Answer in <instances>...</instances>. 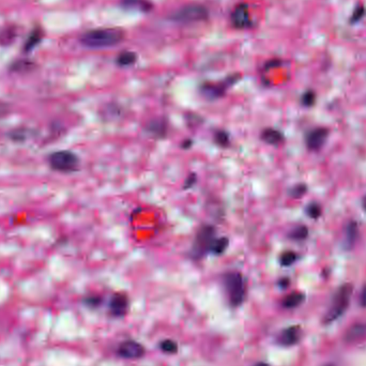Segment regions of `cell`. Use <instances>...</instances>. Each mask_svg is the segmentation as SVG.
Segmentation results:
<instances>
[{
  "label": "cell",
  "mask_w": 366,
  "mask_h": 366,
  "mask_svg": "<svg viewBox=\"0 0 366 366\" xmlns=\"http://www.w3.org/2000/svg\"><path fill=\"white\" fill-rule=\"evenodd\" d=\"M329 136V131L326 128H316L308 132L305 138L306 147L311 151H317L323 148Z\"/></svg>",
  "instance_id": "10"
},
{
  "label": "cell",
  "mask_w": 366,
  "mask_h": 366,
  "mask_svg": "<svg viewBox=\"0 0 366 366\" xmlns=\"http://www.w3.org/2000/svg\"><path fill=\"white\" fill-rule=\"evenodd\" d=\"M279 285L282 288H286L289 285V280L288 279H282L279 281Z\"/></svg>",
  "instance_id": "34"
},
{
  "label": "cell",
  "mask_w": 366,
  "mask_h": 366,
  "mask_svg": "<svg viewBox=\"0 0 366 366\" xmlns=\"http://www.w3.org/2000/svg\"><path fill=\"white\" fill-rule=\"evenodd\" d=\"M229 245V240L226 237H220L214 240V242L211 247V254L220 256L226 252V249Z\"/></svg>",
  "instance_id": "19"
},
{
  "label": "cell",
  "mask_w": 366,
  "mask_h": 366,
  "mask_svg": "<svg viewBox=\"0 0 366 366\" xmlns=\"http://www.w3.org/2000/svg\"><path fill=\"white\" fill-rule=\"evenodd\" d=\"M366 335V325H355L353 326L346 335V340L348 342L360 341L362 337Z\"/></svg>",
  "instance_id": "18"
},
{
  "label": "cell",
  "mask_w": 366,
  "mask_h": 366,
  "mask_svg": "<svg viewBox=\"0 0 366 366\" xmlns=\"http://www.w3.org/2000/svg\"><path fill=\"white\" fill-rule=\"evenodd\" d=\"M298 255L293 251H285L280 256V264L283 267H290L297 262Z\"/></svg>",
  "instance_id": "22"
},
{
  "label": "cell",
  "mask_w": 366,
  "mask_h": 366,
  "mask_svg": "<svg viewBox=\"0 0 366 366\" xmlns=\"http://www.w3.org/2000/svg\"><path fill=\"white\" fill-rule=\"evenodd\" d=\"M41 39H42V32L40 30H34L30 34V37L28 38V40H27V42H26V45H25L26 51H29V50H31L32 48H34L35 46H37L38 44L40 43Z\"/></svg>",
  "instance_id": "23"
},
{
  "label": "cell",
  "mask_w": 366,
  "mask_h": 366,
  "mask_svg": "<svg viewBox=\"0 0 366 366\" xmlns=\"http://www.w3.org/2000/svg\"><path fill=\"white\" fill-rule=\"evenodd\" d=\"M240 77V74H233L219 83H204L200 86V93L207 100H218L226 94V91L238 82Z\"/></svg>",
  "instance_id": "7"
},
{
  "label": "cell",
  "mask_w": 366,
  "mask_h": 366,
  "mask_svg": "<svg viewBox=\"0 0 366 366\" xmlns=\"http://www.w3.org/2000/svg\"><path fill=\"white\" fill-rule=\"evenodd\" d=\"M302 331L299 326H291L284 329L278 337V343L282 346L289 347L299 343L301 340Z\"/></svg>",
  "instance_id": "12"
},
{
  "label": "cell",
  "mask_w": 366,
  "mask_h": 366,
  "mask_svg": "<svg viewBox=\"0 0 366 366\" xmlns=\"http://www.w3.org/2000/svg\"><path fill=\"white\" fill-rule=\"evenodd\" d=\"M351 293H352V286L349 284H345L338 288V290L335 292L333 297L332 304L330 306L328 313L326 314L325 317L326 324L333 323V321L337 320L341 316L344 315L348 306H349Z\"/></svg>",
  "instance_id": "4"
},
{
  "label": "cell",
  "mask_w": 366,
  "mask_h": 366,
  "mask_svg": "<svg viewBox=\"0 0 366 366\" xmlns=\"http://www.w3.org/2000/svg\"><path fill=\"white\" fill-rule=\"evenodd\" d=\"M101 298L100 297H88V298H86V300H85V302H86V304L87 305H89V306H91V307H95V306H99L100 305V303H101Z\"/></svg>",
  "instance_id": "30"
},
{
  "label": "cell",
  "mask_w": 366,
  "mask_h": 366,
  "mask_svg": "<svg viewBox=\"0 0 366 366\" xmlns=\"http://www.w3.org/2000/svg\"><path fill=\"white\" fill-rule=\"evenodd\" d=\"M48 163L50 168L56 172L73 173L79 167V159L72 151L61 150L48 156Z\"/></svg>",
  "instance_id": "5"
},
{
  "label": "cell",
  "mask_w": 366,
  "mask_h": 366,
  "mask_svg": "<svg viewBox=\"0 0 366 366\" xmlns=\"http://www.w3.org/2000/svg\"><path fill=\"white\" fill-rule=\"evenodd\" d=\"M213 140L221 148H227L230 145V137L229 133L224 130H218L214 132Z\"/></svg>",
  "instance_id": "20"
},
{
  "label": "cell",
  "mask_w": 366,
  "mask_h": 366,
  "mask_svg": "<svg viewBox=\"0 0 366 366\" xmlns=\"http://www.w3.org/2000/svg\"><path fill=\"white\" fill-rule=\"evenodd\" d=\"M305 296L302 292H291L283 300V306L285 308H294L301 305L304 301Z\"/></svg>",
  "instance_id": "16"
},
{
  "label": "cell",
  "mask_w": 366,
  "mask_h": 366,
  "mask_svg": "<svg viewBox=\"0 0 366 366\" xmlns=\"http://www.w3.org/2000/svg\"><path fill=\"white\" fill-rule=\"evenodd\" d=\"M160 349L165 353L173 354L178 351V345L172 340H164L160 344Z\"/></svg>",
  "instance_id": "24"
},
{
  "label": "cell",
  "mask_w": 366,
  "mask_h": 366,
  "mask_svg": "<svg viewBox=\"0 0 366 366\" xmlns=\"http://www.w3.org/2000/svg\"><path fill=\"white\" fill-rule=\"evenodd\" d=\"M145 132L155 139H164L168 133V123L163 117L153 118L147 122Z\"/></svg>",
  "instance_id": "9"
},
{
  "label": "cell",
  "mask_w": 366,
  "mask_h": 366,
  "mask_svg": "<svg viewBox=\"0 0 366 366\" xmlns=\"http://www.w3.org/2000/svg\"><path fill=\"white\" fill-rule=\"evenodd\" d=\"M359 237V228H358V224L354 221H351L347 224L346 229H345V235H344V240H343V246L345 249H351L355 243L356 240H358Z\"/></svg>",
  "instance_id": "14"
},
{
  "label": "cell",
  "mask_w": 366,
  "mask_h": 366,
  "mask_svg": "<svg viewBox=\"0 0 366 366\" xmlns=\"http://www.w3.org/2000/svg\"><path fill=\"white\" fill-rule=\"evenodd\" d=\"M253 366H270L268 363H265V362H258L256 364H254Z\"/></svg>",
  "instance_id": "36"
},
{
  "label": "cell",
  "mask_w": 366,
  "mask_h": 366,
  "mask_svg": "<svg viewBox=\"0 0 366 366\" xmlns=\"http://www.w3.org/2000/svg\"><path fill=\"white\" fill-rule=\"evenodd\" d=\"M231 23L238 29H244L251 26V17H249L248 7L245 4H240L231 13Z\"/></svg>",
  "instance_id": "11"
},
{
  "label": "cell",
  "mask_w": 366,
  "mask_h": 366,
  "mask_svg": "<svg viewBox=\"0 0 366 366\" xmlns=\"http://www.w3.org/2000/svg\"><path fill=\"white\" fill-rule=\"evenodd\" d=\"M364 15H365V8L362 5H358L354 8V10L350 16V23L355 24L360 22L363 19Z\"/></svg>",
  "instance_id": "27"
},
{
  "label": "cell",
  "mask_w": 366,
  "mask_h": 366,
  "mask_svg": "<svg viewBox=\"0 0 366 366\" xmlns=\"http://www.w3.org/2000/svg\"><path fill=\"white\" fill-rule=\"evenodd\" d=\"M129 308V299L124 293H116L110 302L111 313L115 317H122L127 314Z\"/></svg>",
  "instance_id": "13"
},
{
  "label": "cell",
  "mask_w": 366,
  "mask_h": 366,
  "mask_svg": "<svg viewBox=\"0 0 366 366\" xmlns=\"http://www.w3.org/2000/svg\"><path fill=\"white\" fill-rule=\"evenodd\" d=\"M306 192H307V186L303 183H299L291 187V189L289 190V195L292 198L298 199V198H301L303 195H305Z\"/></svg>",
  "instance_id": "25"
},
{
  "label": "cell",
  "mask_w": 366,
  "mask_h": 366,
  "mask_svg": "<svg viewBox=\"0 0 366 366\" xmlns=\"http://www.w3.org/2000/svg\"><path fill=\"white\" fill-rule=\"evenodd\" d=\"M305 212L310 219L316 220L321 216V207L317 202H310L306 206Z\"/></svg>",
  "instance_id": "26"
},
{
  "label": "cell",
  "mask_w": 366,
  "mask_h": 366,
  "mask_svg": "<svg viewBox=\"0 0 366 366\" xmlns=\"http://www.w3.org/2000/svg\"><path fill=\"white\" fill-rule=\"evenodd\" d=\"M307 236H308V229L304 225H299L297 227L292 228L288 235V237L294 241L305 240L307 238Z\"/></svg>",
  "instance_id": "21"
},
{
  "label": "cell",
  "mask_w": 366,
  "mask_h": 366,
  "mask_svg": "<svg viewBox=\"0 0 366 366\" xmlns=\"http://www.w3.org/2000/svg\"><path fill=\"white\" fill-rule=\"evenodd\" d=\"M260 139L268 145L279 146L283 144L285 137L284 134L281 131L272 128H268L263 130V132L260 133Z\"/></svg>",
  "instance_id": "15"
},
{
  "label": "cell",
  "mask_w": 366,
  "mask_h": 366,
  "mask_svg": "<svg viewBox=\"0 0 366 366\" xmlns=\"http://www.w3.org/2000/svg\"><path fill=\"white\" fill-rule=\"evenodd\" d=\"M216 235L217 229L212 225L204 224L198 228L190 251V256L193 260L199 262L211 253L212 244L217 239Z\"/></svg>",
  "instance_id": "3"
},
{
  "label": "cell",
  "mask_w": 366,
  "mask_h": 366,
  "mask_svg": "<svg viewBox=\"0 0 366 366\" xmlns=\"http://www.w3.org/2000/svg\"><path fill=\"white\" fill-rule=\"evenodd\" d=\"M360 304L363 307H366V285L362 288V291L360 294Z\"/></svg>",
  "instance_id": "31"
},
{
  "label": "cell",
  "mask_w": 366,
  "mask_h": 366,
  "mask_svg": "<svg viewBox=\"0 0 366 366\" xmlns=\"http://www.w3.org/2000/svg\"><path fill=\"white\" fill-rule=\"evenodd\" d=\"M224 286L229 304L234 307L240 306L246 296V285L243 275L238 271H229L223 276Z\"/></svg>",
  "instance_id": "2"
},
{
  "label": "cell",
  "mask_w": 366,
  "mask_h": 366,
  "mask_svg": "<svg viewBox=\"0 0 366 366\" xmlns=\"http://www.w3.org/2000/svg\"><path fill=\"white\" fill-rule=\"evenodd\" d=\"M124 31L119 28H100L85 32L80 43L89 48H105L118 45L124 39Z\"/></svg>",
  "instance_id": "1"
},
{
  "label": "cell",
  "mask_w": 366,
  "mask_h": 366,
  "mask_svg": "<svg viewBox=\"0 0 366 366\" xmlns=\"http://www.w3.org/2000/svg\"><path fill=\"white\" fill-rule=\"evenodd\" d=\"M8 113H9L8 105L0 103V118L4 117V116H6V115H8Z\"/></svg>",
  "instance_id": "33"
},
{
  "label": "cell",
  "mask_w": 366,
  "mask_h": 366,
  "mask_svg": "<svg viewBox=\"0 0 366 366\" xmlns=\"http://www.w3.org/2000/svg\"><path fill=\"white\" fill-rule=\"evenodd\" d=\"M315 101H316V95L313 91H310V90L304 92V94H303L301 97V103L303 106H305V107L313 106L315 104Z\"/></svg>",
  "instance_id": "28"
},
{
  "label": "cell",
  "mask_w": 366,
  "mask_h": 366,
  "mask_svg": "<svg viewBox=\"0 0 366 366\" xmlns=\"http://www.w3.org/2000/svg\"><path fill=\"white\" fill-rule=\"evenodd\" d=\"M196 182H197V175H196L195 173H191L189 176H187V178L183 183V190L187 191V190L192 189V187L196 184Z\"/></svg>",
  "instance_id": "29"
},
{
  "label": "cell",
  "mask_w": 366,
  "mask_h": 366,
  "mask_svg": "<svg viewBox=\"0 0 366 366\" xmlns=\"http://www.w3.org/2000/svg\"><path fill=\"white\" fill-rule=\"evenodd\" d=\"M118 354L121 358L130 359V360H136L140 359L145 355V348L142 345L134 342V341H127L123 342L118 348Z\"/></svg>",
  "instance_id": "8"
},
{
  "label": "cell",
  "mask_w": 366,
  "mask_h": 366,
  "mask_svg": "<svg viewBox=\"0 0 366 366\" xmlns=\"http://www.w3.org/2000/svg\"><path fill=\"white\" fill-rule=\"evenodd\" d=\"M137 60V55L134 51H130V50H126L121 53L120 55L117 57V60H116V62H117V65L119 67H122V68H126V67H130V66H133L134 64H135Z\"/></svg>",
  "instance_id": "17"
},
{
  "label": "cell",
  "mask_w": 366,
  "mask_h": 366,
  "mask_svg": "<svg viewBox=\"0 0 366 366\" xmlns=\"http://www.w3.org/2000/svg\"><path fill=\"white\" fill-rule=\"evenodd\" d=\"M362 208H363V210L366 212V195L364 196L363 199H362Z\"/></svg>",
  "instance_id": "35"
},
{
  "label": "cell",
  "mask_w": 366,
  "mask_h": 366,
  "mask_svg": "<svg viewBox=\"0 0 366 366\" xmlns=\"http://www.w3.org/2000/svg\"><path fill=\"white\" fill-rule=\"evenodd\" d=\"M209 13L206 7L198 4H190L181 7L171 15V20L180 24H192L204 21Z\"/></svg>",
  "instance_id": "6"
},
{
  "label": "cell",
  "mask_w": 366,
  "mask_h": 366,
  "mask_svg": "<svg viewBox=\"0 0 366 366\" xmlns=\"http://www.w3.org/2000/svg\"><path fill=\"white\" fill-rule=\"evenodd\" d=\"M192 146H193V139H185L182 141V144H181V148L184 150L190 149Z\"/></svg>",
  "instance_id": "32"
}]
</instances>
